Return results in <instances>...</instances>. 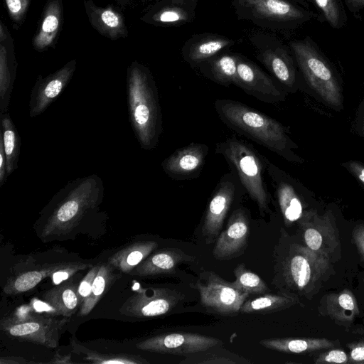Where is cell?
Wrapping results in <instances>:
<instances>
[{
  "label": "cell",
  "instance_id": "681fc988",
  "mask_svg": "<svg viewBox=\"0 0 364 364\" xmlns=\"http://www.w3.org/2000/svg\"><path fill=\"white\" fill-rule=\"evenodd\" d=\"M176 3L188 4L196 6L198 0H171Z\"/></svg>",
  "mask_w": 364,
  "mask_h": 364
},
{
  "label": "cell",
  "instance_id": "8fae6325",
  "mask_svg": "<svg viewBox=\"0 0 364 364\" xmlns=\"http://www.w3.org/2000/svg\"><path fill=\"white\" fill-rule=\"evenodd\" d=\"M245 191L233 171L231 170L220 178L204 215L202 230L207 244L212 243L217 238L235 200Z\"/></svg>",
  "mask_w": 364,
  "mask_h": 364
},
{
  "label": "cell",
  "instance_id": "e0dca14e",
  "mask_svg": "<svg viewBox=\"0 0 364 364\" xmlns=\"http://www.w3.org/2000/svg\"><path fill=\"white\" fill-rule=\"evenodd\" d=\"M250 221L243 207L235 209L226 226L217 239L213 250V257L219 260H229L241 255L247 246Z\"/></svg>",
  "mask_w": 364,
  "mask_h": 364
},
{
  "label": "cell",
  "instance_id": "f1b7e54d",
  "mask_svg": "<svg viewBox=\"0 0 364 364\" xmlns=\"http://www.w3.org/2000/svg\"><path fill=\"white\" fill-rule=\"evenodd\" d=\"M157 245L154 241L134 242L112 255L107 262L121 272L129 274L157 247Z\"/></svg>",
  "mask_w": 364,
  "mask_h": 364
},
{
  "label": "cell",
  "instance_id": "484cf974",
  "mask_svg": "<svg viewBox=\"0 0 364 364\" xmlns=\"http://www.w3.org/2000/svg\"><path fill=\"white\" fill-rule=\"evenodd\" d=\"M192 259L191 256L180 249L164 248L149 255L129 274L139 277L169 274L174 273L181 263Z\"/></svg>",
  "mask_w": 364,
  "mask_h": 364
},
{
  "label": "cell",
  "instance_id": "f907efd6",
  "mask_svg": "<svg viewBox=\"0 0 364 364\" xmlns=\"http://www.w3.org/2000/svg\"><path fill=\"white\" fill-rule=\"evenodd\" d=\"M303 7L309 9L310 0H292Z\"/></svg>",
  "mask_w": 364,
  "mask_h": 364
},
{
  "label": "cell",
  "instance_id": "f546056e",
  "mask_svg": "<svg viewBox=\"0 0 364 364\" xmlns=\"http://www.w3.org/2000/svg\"><path fill=\"white\" fill-rule=\"evenodd\" d=\"M299 301V298L284 293L262 294L246 299L242 304L240 313L247 314H266L277 312L289 308Z\"/></svg>",
  "mask_w": 364,
  "mask_h": 364
},
{
  "label": "cell",
  "instance_id": "d590c367",
  "mask_svg": "<svg viewBox=\"0 0 364 364\" xmlns=\"http://www.w3.org/2000/svg\"><path fill=\"white\" fill-rule=\"evenodd\" d=\"M73 350L80 355L85 360L92 363H122V364H144L149 362L138 355L127 353H108L102 354L90 350L75 339L70 342Z\"/></svg>",
  "mask_w": 364,
  "mask_h": 364
},
{
  "label": "cell",
  "instance_id": "ffe728a7",
  "mask_svg": "<svg viewBox=\"0 0 364 364\" xmlns=\"http://www.w3.org/2000/svg\"><path fill=\"white\" fill-rule=\"evenodd\" d=\"M233 39L215 33L193 36L183 45L181 55L191 67L198 66L232 47Z\"/></svg>",
  "mask_w": 364,
  "mask_h": 364
},
{
  "label": "cell",
  "instance_id": "83f0119b",
  "mask_svg": "<svg viewBox=\"0 0 364 364\" xmlns=\"http://www.w3.org/2000/svg\"><path fill=\"white\" fill-rule=\"evenodd\" d=\"M263 347L285 353H306L328 349L336 345L326 338H268L259 341Z\"/></svg>",
  "mask_w": 364,
  "mask_h": 364
},
{
  "label": "cell",
  "instance_id": "f35d334b",
  "mask_svg": "<svg viewBox=\"0 0 364 364\" xmlns=\"http://www.w3.org/2000/svg\"><path fill=\"white\" fill-rule=\"evenodd\" d=\"M90 267V264L82 262H67L61 263L60 266L56 269L49 277L54 284H59L80 271L84 270Z\"/></svg>",
  "mask_w": 364,
  "mask_h": 364
},
{
  "label": "cell",
  "instance_id": "2e32d148",
  "mask_svg": "<svg viewBox=\"0 0 364 364\" xmlns=\"http://www.w3.org/2000/svg\"><path fill=\"white\" fill-rule=\"evenodd\" d=\"M76 65L77 62L73 59L46 77L41 75L38 76L30 95V117L41 114L58 97L73 76Z\"/></svg>",
  "mask_w": 364,
  "mask_h": 364
},
{
  "label": "cell",
  "instance_id": "d6a6232c",
  "mask_svg": "<svg viewBox=\"0 0 364 364\" xmlns=\"http://www.w3.org/2000/svg\"><path fill=\"white\" fill-rule=\"evenodd\" d=\"M1 117V137L6 158V168L8 176L18 167L20 154V137L9 112L0 114Z\"/></svg>",
  "mask_w": 364,
  "mask_h": 364
},
{
  "label": "cell",
  "instance_id": "b9f144b4",
  "mask_svg": "<svg viewBox=\"0 0 364 364\" xmlns=\"http://www.w3.org/2000/svg\"><path fill=\"white\" fill-rule=\"evenodd\" d=\"M348 346L350 349L348 363H364V341L350 343Z\"/></svg>",
  "mask_w": 364,
  "mask_h": 364
},
{
  "label": "cell",
  "instance_id": "bcb514c9",
  "mask_svg": "<svg viewBox=\"0 0 364 364\" xmlns=\"http://www.w3.org/2000/svg\"><path fill=\"white\" fill-rule=\"evenodd\" d=\"M348 10L355 18L360 16V13L364 10V0H343Z\"/></svg>",
  "mask_w": 364,
  "mask_h": 364
},
{
  "label": "cell",
  "instance_id": "f6af8a7d",
  "mask_svg": "<svg viewBox=\"0 0 364 364\" xmlns=\"http://www.w3.org/2000/svg\"><path fill=\"white\" fill-rule=\"evenodd\" d=\"M6 158L1 137L0 138V186H2L8 178Z\"/></svg>",
  "mask_w": 364,
  "mask_h": 364
},
{
  "label": "cell",
  "instance_id": "4fadbf2b",
  "mask_svg": "<svg viewBox=\"0 0 364 364\" xmlns=\"http://www.w3.org/2000/svg\"><path fill=\"white\" fill-rule=\"evenodd\" d=\"M221 343V341L192 333H170L153 336L139 342V350L179 355H190L208 350Z\"/></svg>",
  "mask_w": 364,
  "mask_h": 364
},
{
  "label": "cell",
  "instance_id": "cb8c5ba5",
  "mask_svg": "<svg viewBox=\"0 0 364 364\" xmlns=\"http://www.w3.org/2000/svg\"><path fill=\"white\" fill-rule=\"evenodd\" d=\"M196 7L171 0H160L153 4L140 19L156 26H178L193 21Z\"/></svg>",
  "mask_w": 364,
  "mask_h": 364
},
{
  "label": "cell",
  "instance_id": "836d02e7",
  "mask_svg": "<svg viewBox=\"0 0 364 364\" xmlns=\"http://www.w3.org/2000/svg\"><path fill=\"white\" fill-rule=\"evenodd\" d=\"M238 53H222L211 58L209 63L212 79L224 86L238 85Z\"/></svg>",
  "mask_w": 364,
  "mask_h": 364
},
{
  "label": "cell",
  "instance_id": "c3c4849f",
  "mask_svg": "<svg viewBox=\"0 0 364 364\" xmlns=\"http://www.w3.org/2000/svg\"><path fill=\"white\" fill-rule=\"evenodd\" d=\"M122 8L130 7L133 4V0H114Z\"/></svg>",
  "mask_w": 364,
  "mask_h": 364
},
{
  "label": "cell",
  "instance_id": "7bdbcfd3",
  "mask_svg": "<svg viewBox=\"0 0 364 364\" xmlns=\"http://www.w3.org/2000/svg\"><path fill=\"white\" fill-rule=\"evenodd\" d=\"M352 237L360 257L364 260V225H356L353 230Z\"/></svg>",
  "mask_w": 364,
  "mask_h": 364
},
{
  "label": "cell",
  "instance_id": "7c38bea8",
  "mask_svg": "<svg viewBox=\"0 0 364 364\" xmlns=\"http://www.w3.org/2000/svg\"><path fill=\"white\" fill-rule=\"evenodd\" d=\"M183 295L168 288L140 289L121 306L119 313L133 318L159 316L171 311Z\"/></svg>",
  "mask_w": 364,
  "mask_h": 364
},
{
  "label": "cell",
  "instance_id": "9a60e30c",
  "mask_svg": "<svg viewBox=\"0 0 364 364\" xmlns=\"http://www.w3.org/2000/svg\"><path fill=\"white\" fill-rule=\"evenodd\" d=\"M237 87L263 102L284 101L286 92L255 63L238 54Z\"/></svg>",
  "mask_w": 364,
  "mask_h": 364
},
{
  "label": "cell",
  "instance_id": "4dcf8cb0",
  "mask_svg": "<svg viewBox=\"0 0 364 364\" xmlns=\"http://www.w3.org/2000/svg\"><path fill=\"white\" fill-rule=\"evenodd\" d=\"M116 270L117 269L108 262L100 264L92 283L91 293L80 306L79 316H86L90 313L100 299L121 277V274L117 273Z\"/></svg>",
  "mask_w": 364,
  "mask_h": 364
},
{
  "label": "cell",
  "instance_id": "44dd1931",
  "mask_svg": "<svg viewBox=\"0 0 364 364\" xmlns=\"http://www.w3.org/2000/svg\"><path fill=\"white\" fill-rule=\"evenodd\" d=\"M17 60L14 41L7 26L0 22V114L8 112L14 81Z\"/></svg>",
  "mask_w": 364,
  "mask_h": 364
},
{
  "label": "cell",
  "instance_id": "6da1fadb",
  "mask_svg": "<svg viewBox=\"0 0 364 364\" xmlns=\"http://www.w3.org/2000/svg\"><path fill=\"white\" fill-rule=\"evenodd\" d=\"M274 277L272 284L281 293L309 297L318 291L332 273L331 259L282 237L274 250Z\"/></svg>",
  "mask_w": 364,
  "mask_h": 364
},
{
  "label": "cell",
  "instance_id": "f5cc1de1",
  "mask_svg": "<svg viewBox=\"0 0 364 364\" xmlns=\"http://www.w3.org/2000/svg\"><path fill=\"white\" fill-rule=\"evenodd\" d=\"M151 1V0H141V1H142L143 3H145V2H146V1Z\"/></svg>",
  "mask_w": 364,
  "mask_h": 364
},
{
  "label": "cell",
  "instance_id": "5bb4252c",
  "mask_svg": "<svg viewBox=\"0 0 364 364\" xmlns=\"http://www.w3.org/2000/svg\"><path fill=\"white\" fill-rule=\"evenodd\" d=\"M298 222L305 246L331 259L340 246V241L331 213L319 215L315 210L305 211Z\"/></svg>",
  "mask_w": 364,
  "mask_h": 364
},
{
  "label": "cell",
  "instance_id": "7a4b0ae2",
  "mask_svg": "<svg viewBox=\"0 0 364 364\" xmlns=\"http://www.w3.org/2000/svg\"><path fill=\"white\" fill-rule=\"evenodd\" d=\"M215 109L230 129L267 148L289 161L299 162L293 149L297 146L288 129L274 119L239 101L218 99Z\"/></svg>",
  "mask_w": 364,
  "mask_h": 364
},
{
  "label": "cell",
  "instance_id": "4316f807",
  "mask_svg": "<svg viewBox=\"0 0 364 364\" xmlns=\"http://www.w3.org/2000/svg\"><path fill=\"white\" fill-rule=\"evenodd\" d=\"M321 306L324 315L345 326L351 324L360 313L355 296L349 289L326 295Z\"/></svg>",
  "mask_w": 364,
  "mask_h": 364
},
{
  "label": "cell",
  "instance_id": "9c48e42d",
  "mask_svg": "<svg viewBox=\"0 0 364 364\" xmlns=\"http://www.w3.org/2000/svg\"><path fill=\"white\" fill-rule=\"evenodd\" d=\"M250 41L257 50V58L284 89L294 91L297 83L296 63L289 46L268 33H253Z\"/></svg>",
  "mask_w": 364,
  "mask_h": 364
},
{
  "label": "cell",
  "instance_id": "7dc6e473",
  "mask_svg": "<svg viewBox=\"0 0 364 364\" xmlns=\"http://www.w3.org/2000/svg\"><path fill=\"white\" fill-rule=\"evenodd\" d=\"M1 358L0 363H25L27 361L22 358Z\"/></svg>",
  "mask_w": 364,
  "mask_h": 364
},
{
  "label": "cell",
  "instance_id": "e575fe53",
  "mask_svg": "<svg viewBox=\"0 0 364 364\" xmlns=\"http://www.w3.org/2000/svg\"><path fill=\"white\" fill-rule=\"evenodd\" d=\"M310 3L314 6L319 21L336 30L346 25L348 16L343 0H310Z\"/></svg>",
  "mask_w": 364,
  "mask_h": 364
},
{
  "label": "cell",
  "instance_id": "ac0fdd59",
  "mask_svg": "<svg viewBox=\"0 0 364 364\" xmlns=\"http://www.w3.org/2000/svg\"><path fill=\"white\" fill-rule=\"evenodd\" d=\"M208 146L191 143L176 149L161 163L164 171L174 180L197 178L205 164L208 154Z\"/></svg>",
  "mask_w": 364,
  "mask_h": 364
},
{
  "label": "cell",
  "instance_id": "ee69618b",
  "mask_svg": "<svg viewBox=\"0 0 364 364\" xmlns=\"http://www.w3.org/2000/svg\"><path fill=\"white\" fill-rule=\"evenodd\" d=\"M357 180L364 186V165L359 161H349L343 164Z\"/></svg>",
  "mask_w": 364,
  "mask_h": 364
},
{
  "label": "cell",
  "instance_id": "74e56055",
  "mask_svg": "<svg viewBox=\"0 0 364 364\" xmlns=\"http://www.w3.org/2000/svg\"><path fill=\"white\" fill-rule=\"evenodd\" d=\"M4 1L14 27L16 29L19 28L25 21L31 0H4Z\"/></svg>",
  "mask_w": 364,
  "mask_h": 364
},
{
  "label": "cell",
  "instance_id": "277c9868",
  "mask_svg": "<svg viewBox=\"0 0 364 364\" xmlns=\"http://www.w3.org/2000/svg\"><path fill=\"white\" fill-rule=\"evenodd\" d=\"M104 191L103 181L96 174L68 182L50 202V210L42 230V237L70 233L88 213L98 207Z\"/></svg>",
  "mask_w": 364,
  "mask_h": 364
},
{
  "label": "cell",
  "instance_id": "3957f363",
  "mask_svg": "<svg viewBox=\"0 0 364 364\" xmlns=\"http://www.w3.org/2000/svg\"><path fill=\"white\" fill-rule=\"evenodd\" d=\"M129 120L144 150L159 144L162 133V115L157 87L149 69L133 61L127 71Z\"/></svg>",
  "mask_w": 364,
  "mask_h": 364
},
{
  "label": "cell",
  "instance_id": "8992f818",
  "mask_svg": "<svg viewBox=\"0 0 364 364\" xmlns=\"http://www.w3.org/2000/svg\"><path fill=\"white\" fill-rule=\"evenodd\" d=\"M289 47L310 87L330 106L341 107L343 95L338 75L318 44L306 36L289 41Z\"/></svg>",
  "mask_w": 364,
  "mask_h": 364
},
{
  "label": "cell",
  "instance_id": "52a82bcc",
  "mask_svg": "<svg viewBox=\"0 0 364 364\" xmlns=\"http://www.w3.org/2000/svg\"><path fill=\"white\" fill-rule=\"evenodd\" d=\"M239 19L273 31L297 29L314 18L316 14L290 0H232Z\"/></svg>",
  "mask_w": 364,
  "mask_h": 364
},
{
  "label": "cell",
  "instance_id": "603a6c76",
  "mask_svg": "<svg viewBox=\"0 0 364 364\" xmlns=\"http://www.w3.org/2000/svg\"><path fill=\"white\" fill-rule=\"evenodd\" d=\"M63 25V1L48 0L32 39L33 48L38 52H43L53 47L57 42Z\"/></svg>",
  "mask_w": 364,
  "mask_h": 364
},
{
  "label": "cell",
  "instance_id": "30bf717a",
  "mask_svg": "<svg viewBox=\"0 0 364 364\" xmlns=\"http://www.w3.org/2000/svg\"><path fill=\"white\" fill-rule=\"evenodd\" d=\"M195 287L199 292L201 304L223 316H235L240 313L249 296L212 271L201 273Z\"/></svg>",
  "mask_w": 364,
  "mask_h": 364
},
{
  "label": "cell",
  "instance_id": "60d3db41",
  "mask_svg": "<svg viewBox=\"0 0 364 364\" xmlns=\"http://www.w3.org/2000/svg\"><path fill=\"white\" fill-rule=\"evenodd\" d=\"M349 356L341 349H333L320 353L315 360V363H348Z\"/></svg>",
  "mask_w": 364,
  "mask_h": 364
},
{
  "label": "cell",
  "instance_id": "ba28073f",
  "mask_svg": "<svg viewBox=\"0 0 364 364\" xmlns=\"http://www.w3.org/2000/svg\"><path fill=\"white\" fill-rule=\"evenodd\" d=\"M68 317L59 318L48 314H14L1 320V329L13 338L55 348Z\"/></svg>",
  "mask_w": 364,
  "mask_h": 364
},
{
  "label": "cell",
  "instance_id": "ab89813d",
  "mask_svg": "<svg viewBox=\"0 0 364 364\" xmlns=\"http://www.w3.org/2000/svg\"><path fill=\"white\" fill-rule=\"evenodd\" d=\"M100 267V264L92 266L79 284L77 295L81 304L85 299L89 297L91 293L92 283L95 276L97 274Z\"/></svg>",
  "mask_w": 364,
  "mask_h": 364
},
{
  "label": "cell",
  "instance_id": "1f68e13d",
  "mask_svg": "<svg viewBox=\"0 0 364 364\" xmlns=\"http://www.w3.org/2000/svg\"><path fill=\"white\" fill-rule=\"evenodd\" d=\"M60 264L61 263L46 264L38 269L17 274L6 282L3 291L7 295H16L30 291L43 279L50 277Z\"/></svg>",
  "mask_w": 364,
  "mask_h": 364
},
{
  "label": "cell",
  "instance_id": "5b68a950",
  "mask_svg": "<svg viewBox=\"0 0 364 364\" xmlns=\"http://www.w3.org/2000/svg\"><path fill=\"white\" fill-rule=\"evenodd\" d=\"M215 153L226 160L245 192L257 203L261 215L269 213L271 197L263 176L264 156L245 141L234 136L218 143Z\"/></svg>",
  "mask_w": 364,
  "mask_h": 364
},
{
  "label": "cell",
  "instance_id": "8d00e7d4",
  "mask_svg": "<svg viewBox=\"0 0 364 364\" xmlns=\"http://www.w3.org/2000/svg\"><path fill=\"white\" fill-rule=\"evenodd\" d=\"M235 277L232 285L238 290L251 294L268 293L269 289L267 284L255 272L246 268L244 264H239L233 270Z\"/></svg>",
  "mask_w": 364,
  "mask_h": 364
},
{
  "label": "cell",
  "instance_id": "816d5d0a",
  "mask_svg": "<svg viewBox=\"0 0 364 364\" xmlns=\"http://www.w3.org/2000/svg\"><path fill=\"white\" fill-rule=\"evenodd\" d=\"M360 133L364 136V115H363L362 121H361L360 132Z\"/></svg>",
  "mask_w": 364,
  "mask_h": 364
},
{
  "label": "cell",
  "instance_id": "d4e9b609",
  "mask_svg": "<svg viewBox=\"0 0 364 364\" xmlns=\"http://www.w3.org/2000/svg\"><path fill=\"white\" fill-rule=\"evenodd\" d=\"M78 286L73 280L57 284L43 294L41 303L45 307L40 309L48 314L71 316L81 305L77 295Z\"/></svg>",
  "mask_w": 364,
  "mask_h": 364
},
{
  "label": "cell",
  "instance_id": "d6986e66",
  "mask_svg": "<svg viewBox=\"0 0 364 364\" xmlns=\"http://www.w3.org/2000/svg\"><path fill=\"white\" fill-rule=\"evenodd\" d=\"M265 171L271 178L278 205L286 225L299 221L305 212L301 199L289 176L264 157Z\"/></svg>",
  "mask_w": 364,
  "mask_h": 364
},
{
  "label": "cell",
  "instance_id": "7402d4cb",
  "mask_svg": "<svg viewBox=\"0 0 364 364\" xmlns=\"http://www.w3.org/2000/svg\"><path fill=\"white\" fill-rule=\"evenodd\" d=\"M83 3L90 23L100 35L112 41L127 37L125 19L114 6H100L92 0H83Z\"/></svg>",
  "mask_w": 364,
  "mask_h": 364
}]
</instances>
